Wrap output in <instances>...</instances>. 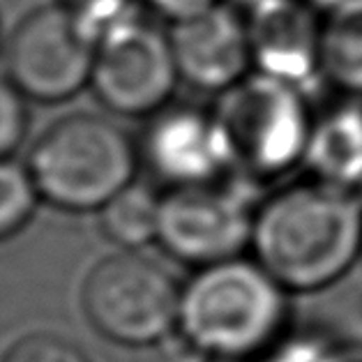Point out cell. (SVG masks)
Segmentation results:
<instances>
[{
  "instance_id": "603a6c76",
  "label": "cell",
  "mask_w": 362,
  "mask_h": 362,
  "mask_svg": "<svg viewBox=\"0 0 362 362\" xmlns=\"http://www.w3.org/2000/svg\"><path fill=\"white\" fill-rule=\"evenodd\" d=\"M316 10H319L321 14L325 12H332L337 10V7H344V5H351V3H358V0H309Z\"/></svg>"
},
{
  "instance_id": "e0dca14e",
  "label": "cell",
  "mask_w": 362,
  "mask_h": 362,
  "mask_svg": "<svg viewBox=\"0 0 362 362\" xmlns=\"http://www.w3.org/2000/svg\"><path fill=\"white\" fill-rule=\"evenodd\" d=\"M3 362H88L76 344L49 332L21 337L5 353Z\"/></svg>"
},
{
  "instance_id": "cb8c5ba5",
  "label": "cell",
  "mask_w": 362,
  "mask_h": 362,
  "mask_svg": "<svg viewBox=\"0 0 362 362\" xmlns=\"http://www.w3.org/2000/svg\"><path fill=\"white\" fill-rule=\"evenodd\" d=\"M0 54H3V37H0Z\"/></svg>"
},
{
  "instance_id": "ba28073f",
  "label": "cell",
  "mask_w": 362,
  "mask_h": 362,
  "mask_svg": "<svg viewBox=\"0 0 362 362\" xmlns=\"http://www.w3.org/2000/svg\"><path fill=\"white\" fill-rule=\"evenodd\" d=\"M254 213L250 201L222 180L166 189L157 243L173 259L201 268L235 259L252 245Z\"/></svg>"
},
{
  "instance_id": "ac0fdd59",
  "label": "cell",
  "mask_w": 362,
  "mask_h": 362,
  "mask_svg": "<svg viewBox=\"0 0 362 362\" xmlns=\"http://www.w3.org/2000/svg\"><path fill=\"white\" fill-rule=\"evenodd\" d=\"M25 97L10 78H0V157H12L28 132Z\"/></svg>"
},
{
  "instance_id": "7402d4cb",
  "label": "cell",
  "mask_w": 362,
  "mask_h": 362,
  "mask_svg": "<svg viewBox=\"0 0 362 362\" xmlns=\"http://www.w3.org/2000/svg\"><path fill=\"white\" fill-rule=\"evenodd\" d=\"M330 362H362V349L360 346H353V349L332 351Z\"/></svg>"
},
{
  "instance_id": "52a82bcc",
  "label": "cell",
  "mask_w": 362,
  "mask_h": 362,
  "mask_svg": "<svg viewBox=\"0 0 362 362\" xmlns=\"http://www.w3.org/2000/svg\"><path fill=\"white\" fill-rule=\"evenodd\" d=\"M180 81L169 30L132 14L95 44L90 86L118 116H153L164 109Z\"/></svg>"
},
{
  "instance_id": "d6986e66",
  "label": "cell",
  "mask_w": 362,
  "mask_h": 362,
  "mask_svg": "<svg viewBox=\"0 0 362 362\" xmlns=\"http://www.w3.org/2000/svg\"><path fill=\"white\" fill-rule=\"evenodd\" d=\"M332 351L319 346L316 341H293L259 362H330Z\"/></svg>"
},
{
  "instance_id": "8fae6325",
  "label": "cell",
  "mask_w": 362,
  "mask_h": 362,
  "mask_svg": "<svg viewBox=\"0 0 362 362\" xmlns=\"http://www.w3.org/2000/svg\"><path fill=\"white\" fill-rule=\"evenodd\" d=\"M180 81L206 93H224L254 72L247 23L235 5H215L185 16L169 30Z\"/></svg>"
},
{
  "instance_id": "9c48e42d",
  "label": "cell",
  "mask_w": 362,
  "mask_h": 362,
  "mask_svg": "<svg viewBox=\"0 0 362 362\" xmlns=\"http://www.w3.org/2000/svg\"><path fill=\"white\" fill-rule=\"evenodd\" d=\"M139 155L169 189L219 182L231 171L213 109L166 104L150 116Z\"/></svg>"
},
{
  "instance_id": "44dd1931",
  "label": "cell",
  "mask_w": 362,
  "mask_h": 362,
  "mask_svg": "<svg viewBox=\"0 0 362 362\" xmlns=\"http://www.w3.org/2000/svg\"><path fill=\"white\" fill-rule=\"evenodd\" d=\"M208 353L199 344H194L185 332L166 334L162 341V360L164 362H208Z\"/></svg>"
},
{
  "instance_id": "7c38bea8",
  "label": "cell",
  "mask_w": 362,
  "mask_h": 362,
  "mask_svg": "<svg viewBox=\"0 0 362 362\" xmlns=\"http://www.w3.org/2000/svg\"><path fill=\"white\" fill-rule=\"evenodd\" d=\"M303 166L309 178L362 199V104L344 102L314 116Z\"/></svg>"
},
{
  "instance_id": "277c9868",
  "label": "cell",
  "mask_w": 362,
  "mask_h": 362,
  "mask_svg": "<svg viewBox=\"0 0 362 362\" xmlns=\"http://www.w3.org/2000/svg\"><path fill=\"white\" fill-rule=\"evenodd\" d=\"M213 113L228 169L250 180H275L303 164L316 116L305 88L259 69L219 93Z\"/></svg>"
},
{
  "instance_id": "30bf717a",
  "label": "cell",
  "mask_w": 362,
  "mask_h": 362,
  "mask_svg": "<svg viewBox=\"0 0 362 362\" xmlns=\"http://www.w3.org/2000/svg\"><path fill=\"white\" fill-rule=\"evenodd\" d=\"M247 23L254 69L307 88L321 78L323 14L309 0H235Z\"/></svg>"
},
{
  "instance_id": "5b68a950",
  "label": "cell",
  "mask_w": 362,
  "mask_h": 362,
  "mask_svg": "<svg viewBox=\"0 0 362 362\" xmlns=\"http://www.w3.org/2000/svg\"><path fill=\"white\" fill-rule=\"evenodd\" d=\"M83 307L104 337L148 344L169 334L178 319L180 291L160 263L125 250L90 270Z\"/></svg>"
},
{
  "instance_id": "5bb4252c",
  "label": "cell",
  "mask_w": 362,
  "mask_h": 362,
  "mask_svg": "<svg viewBox=\"0 0 362 362\" xmlns=\"http://www.w3.org/2000/svg\"><path fill=\"white\" fill-rule=\"evenodd\" d=\"M160 210V194L134 180L100 210V224L111 243L136 252L148 243H157Z\"/></svg>"
},
{
  "instance_id": "3957f363",
  "label": "cell",
  "mask_w": 362,
  "mask_h": 362,
  "mask_svg": "<svg viewBox=\"0 0 362 362\" xmlns=\"http://www.w3.org/2000/svg\"><path fill=\"white\" fill-rule=\"evenodd\" d=\"M139 162V146L118 122L74 113L44 129L25 166L42 201L67 213H100L134 182Z\"/></svg>"
},
{
  "instance_id": "6da1fadb",
  "label": "cell",
  "mask_w": 362,
  "mask_h": 362,
  "mask_svg": "<svg viewBox=\"0 0 362 362\" xmlns=\"http://www.w3.org/2000/svg\"><path fill=\"white\" fill-rule=\"evenodd\" d=\"M252 247L284 288L328 286L362 254V199L314 178L291 182L256 208Z\"/></svg>"
},
{
  "instance_id": "8992f818",
  "label": "cell",
  "mask_w": 362,
  "mask_h": 362,
  "mask_svg": "<svg viewBox=\"0 0 362 362\" xmlns=\"http://www.w3.org/2000/svg\"><path fill=\"white\" fill-rule=\"evenodd\" d=\"M7 78L25 100L65 102L90 86L95 40L58 3L30 12L3 47Z\"/></svg>"
},
{
  "instance_id": "4fadbf2b",
  "label": "cell",
  "mask_w": 362,
  "mask_h": 362,
  "mask_svg": "<svg viewBox=\"0 0 362 362\" xmlns=\"http://www.w3.org/2000/svg\"><path fill=\"white\" fill-rule=\"evenodd\" d=\"M321 78L344 95L362 97V0L323 14Z\"/></svg>"
},
{
  "instance_id": "7a4b0ae2",
  "label": "cell",
  "mask_w": 362,
  "mask_h": 362,
  "mask_svg": "<svg viewBox=\"0 0 362 362\" xmlns=\"http://www.w3.org/2000/svg\"><path fill=\"white\" fill-rule=\"evenodd\" d=\"M284 291L259 261L235 256L203 266L180 291V332L208 356L254 358L284 325Z\"/></svg>"
},
{
  "instance_id": "9a60e30c",
  "label": "cell",
  "mask_w": 362,
  "mask_h": 362,
  "mask_svg": "<svg viewBox=\"0 0 362 362\" xmlns=\"http://www.w3.org/2000/svg\"><path fill=\"white\" fill-rule=\"evenodd\" d=\"M40 201L28 166L0 157V240L19 233L33 219Z\"/></svg>"
},
{
  "instance_id": "ffe728a7",
  "label": "cell",
  "mask_w": 362,
  "mask_h": 362,
  "mask_svg": "<svg viewBox=\"0 0 362 362\" xmlns=\"http://www.w3.org/2000/svg\"><path fill=\"white\" fill-rule=\"evenodd\" d=\"M144 3L153 12L166 16V19L173 23V21L185 19V16L206 12V10H210V7L222 5V3H226V0H144Z\"/></svg>"
},
{
  "instance_id": "2e32d148",
  "label": "cell",
  "mask_w": 362,
  "mask_h": 362,
  "mask_svg": "<svg viewBox=\"0 0 362 362\" xmlns=\"http://www.w3.org/2000/svg\"><path fill=\"white\" fill-rule=\"evenodd\" d=\"M60 7L74 16L83 28L93 35V40L102 37L113 25L129 19L134 12V0H56Z\"/></svg>"
}]
</instances>
